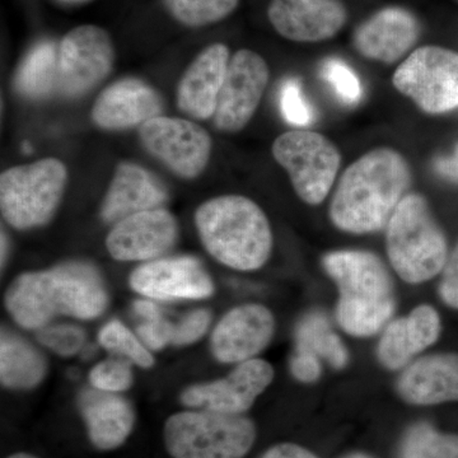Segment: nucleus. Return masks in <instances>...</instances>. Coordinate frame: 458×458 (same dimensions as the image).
I'll list each match as a JSON object with an SVG mask.
<instances>
[{"label": "nucleus", "mask_w": 458, "mask_h": 458, "mask_svg": "<svg viewBox=\"0 0 458 458\" xmlns=\"http://www.w3.org/2000/svg\"><path fill=\"white\" fill-rule=\"evenodd\" d=\"M4 306L18 327L38 331L57 318H101L108 307V292L95 265L71 260L20 274L5 291Z\"/></svg>", "instance_id": "obj_1"}, {"label": "nucleus", "mask_w": 458, "mask_h": 458, "mask_svg": "<svg viewBox=\"0 0 458 458\" xmlns=\"http://www.w3.org/2000/svg\"><path fill=\"white\" fill-rule=\"evenodd\" d=\"M411 180V168L399 150H369L340 176L328 207L331 223L351 234L382 231L408 194Z\"/></svg>", "instance_id": "obj_2"}, {"label": "nucleus", "mask_w": 458, "mask_h": 458, "mask_svg": "<svg viewBox=\"0 0 458 458\" xmlns=\"http://www.w3.org/2000/svg\"><path fill=\"white\" fill-rule=\"evenodd\" d=\"M339 291L336 321L348 335L370 337L387 327L396 310L393 279L376 254L339 250L322 258Z\"/></svg>", "instance_id": "obj_3"}, {"label": "nucleus", "mask_w": 458, "mask_h": 458, "mask_svg": "<svg viewBox=\"0 0 458 458\" xmlns=\"http://www.w3.org/2000/svg\"><path fill=\"white\" fill-rule=\"evenodd\" d=\"M195 227L208 254L229 269L255 271L269 261L273 231L264 210L242 195H221L195 213Z\"/></svg>", "instance_id": "obj_4"}, {"label": "nucleus", "mask_w": 458, "mask_h": 458, "mask_svg": "<svg viewBox=\"0 0 458 458\" xmlns=\"http://www.w3.org/2000/svg\"><path fill=\"white\" fill-rule=\"evenodd\" d=\"M388 261L403 282L421 284L442 273L447 240L434 219L427 199L406 194L386 225Z\"/></svg>", "instance_id": "obj_5"}, {"label": "nucleus", "mask_w": 458, "mask_h": 458, "mask_svg": "<svg viewBox=\"0 0 458 458\" xmlns=\"http://www.w3.org/2000/svg\"><path fill=\"white\" fill-rule=\"evenodd\" d=\"M255 441V424L243 415L189 409L171 415L165 424V445L172 458H243Z\"/></svg>", "instance_id": "obj_6"}, {"label": "nucleus", "mask_w": 458, "mask_h": 458, "mask_svg": "<svg viewBox=\"0 0 458 458\" xmlns=\"http://www.w3.org/2000/svg\"><path fill=\"white\" fill-rule=\"evenodd\" d=\"M66 185L68 170L60 159L8 168L0 174L3 218L18 231L44 227L55 216Z\"/></svg>", "instance_id": "obj_7"}, {"label": "nucleus", "mask_w": 458, "mask_h": 458, "mask_svg": "<svg viewBox=\"0 0 458 458\" xmlns=\"http://www.w3.org/2000/svg\"><path fill=\"white\" fill-rule=\"evenodd\" d=\"M271 152L301 200L313 207L327 200L342 165L333 141L316 131H286L274 141Z\"/></svg>", "instance_id": "obj_8"}, {"label": "nucleus", "mask_w": 458, "mask_h": 458, "mask_svg": "<svg viewBox=\"0 0 458 458\" xmlns=\"http://www.w3.org/2000/svg\"><path fill=\"white\" fill-rule=\"evenodd\" d=\"M393 84L424 113H451L458 108V53L434 45L419 47L396 69Z\"/></svg>", "instance_id": "obj_9"}, {"label": "nucleus", "mask_w": 458, "mask_h": 458, "mask_svg": "<svg viewBox=\"0 0 458 458\" xmlns=\"http://www.w3.org/2000/svg\"><path fill=\"white\" fill-rule=\"evenodd\" d=\"M141 144L150 156L185 180L203 174L212 156V138L197 123L157 116L140 126Z\"/></svg>", "instance_id": "obj_10"}, {"label": "nucleus", "mask_w": 458, "mask_h": 458, "mask_svg": "<svg viewBox=\"0 0 458 458\" xmlns=\"http://www.w3.org/2000/svg\"><path fill=\"white\" fill-rule=\"evenodd\" d=\"M114 63V47L106 30L75 27L59 45L57 89L66 98H81L111 73Z\"/></svg>", "instance_id": "obj_11"}, {"label": "nucleus", "mask_w": 458, "mask_h": 458, "mask_svg": "<svg viewBox=\"0 0 458 458\" xmlns=\"http://www.w3.org/2000/svg\"><path fill=\"white\" fill-rule=\"evenodd\" d=\"M274 376L276 373L269 361L254 358L236 364L223 378L183 388L180 403L188 409L242 415L273 384Z\"/></svg>", "instance_id": "obj_12"}, {"label": "nucleus", "mask_w": 458, "mask_h": 458, "mask_svg": "<svg viewBox=\"0 0 458 458\" xmlns=\"http://www.w3.org/2000/svg\"><path fill=\"white\" fill-rule=\"evenodd\" d=\"M135 293L156 302L203 301L212 297L216 286L203 262L195 256H167L141 262L129 276Z\"/></svg>", "instance_id": "obj_13"}, {"label": "nucleus", "mask_w": 458, "mask_h": 458, "mask_svg": "<svg viewBox=\"0 0 458 458\" xmlns=\"http://www.w3.org/2000/svg\"><path fill=\"white\" fill-rule=\"evenodd\" d=\"M269 78V66L264 57L252 50H238L229 60L213 116L214 126L223 132L245 129L260 106Z\"/></svg>", "instance_id": "obj_14"}, {"label": "nucleus", "mask_w": 458, "mask_h": 458, "mask_svg": "<svg viewBox=\"0 0 458 458\" xmlns=\"http://www.w3.org/2000/svg\"><path fill=\"white\" fill-rule=\"evenodd\" d=\"M177 240V219L165 208H157L114 223L106 237V249L116 261L148 262L164 258Z\"/></svg>", "instance_id": "obj_15"}, {"label": "nucleus", "mask_w": 458, "mask_h": 458, "mask_svg": "<svg viewBox=\"0 0 458 458\" xmlns=\"http://www.w3.org/2000/svg\"><path fill=\"white\" fill-rule=\"evenodd\" d=\"M276 318L264 304L233 307L213 328L210 352L222 364L254 360L273 340Z\"/></svg>", "instance_id": "obj_16"}, {"label": "nucleus", "mask_w": 458, "mask_h": 458, "mask_svg": "<svg viewBox=\"0 0 458 458\" xmlns=\"http://www.w3.org/2000/svg\"><path fill=\"white\" fill-rule=\"evenodd\" d=\"M267 17L288 40L321 42L342 31L348 11L342 0H271Z\"/></svg>", "instance_id": "obj_17"}, {"label": "nucleus", "mask_w": 458, "mask_h": 458, "mask_svg": "<svg viewBox=\"0 0 458 458\" xmlns=\"http://www.w3.org/2000/svg\"><path fill=\"white\" fill-rule=\"evenodd\" d=\"M164 99L150 84L138 78L117 81L96 99L92 120L102 131H122L161 116Z\"/></svg>", "instance_id": "obj_18"}, {"label": "nucleus", "mask_w": 458, "mask_h": 458, "mask_svg": "<svg viewBox=\"0 0 458 458\" xmlns=\"http://www.w3.org/2000/svg\"><path fill=\"white\" fill-rule=\"evenodd\" d=\"M420 26L408 9L388 7L377 12L354 33V47L373 62L394 64L417 44Z\"/></svg>", "instance_id": "obj_19"}, {"label": "nucleus", "mask_w": 458, "mask_h": 458, "mask_svg": "<svg viewBox=\"0 0 458 458\" xmlns=\"http://www.w3.org/2000/svg\"><path fill=\"white\" fill-rule=\"evenodd\" d=\"M229 49L225 44L210 45L186 69L176 90L177 107L197 120L214 116L219 93L227 75Z\"/></svg>", "instance_id": "obj_20"}, {"label": "nucleus", "mask_w": 458, "mask_h": 458, "mask_svg": "<svg viewBox=\"0 0 458 458\" xmlns=\"http://www.w3.org/2000/svg\"><path fill=\"white\" fill-rule=\"evenodd\" d=\"M396 390L409 405L458 401V352H439L411 361L397 379Z\"/></svg>", "instance_id": "obj_21"}, {"label": "nucleus", "mask_w": 458, "mask_h": 458, "mask_svg": "<svg viewBox=\"0 0 458 458\" xmlns=\"http://www.w3.org/2000/svg\"><path fill=\"white\" fill-rule=\"evenodd\" d=\"M167 189L146 168L132 162L117 165L101 207L102 221L114 225L131 214L165 208Z\"/></svg>", "instance_id": "obj_22"}, {"label": "nucleus", "mask_w": 458, "mask_h": 458, "mask_svg": "<svg viewBox=\"0 0 458 458\" xmlns=\"http://www.w3.org/2000/svg\"><path fill=\"white\" fill-rule=\"evenodd\" d=\"M77 405L89 441L98 450H116L134 429L135 410L122 394L86 388L78 396Z\"/></svg>", "instance_id": "obj_23"}, {"label": "nucleus", "mask_w": 458, "mask_h": 458, "mask_svg": "<svg viewBox=\"0 0 458 458\" xmlns=\"http://www.w3.org/2000/svg\"><path fill=\"white\" fill-rule=\"evenodd\" d=\"M49 364L32 343L8 328L0 336V384L12 391L35 390L45 381Z\"/></svg>", "instance_id": "obj_24"}, {"label": "nucleus", "mask_w": 458, "mask_h": 458, "mask_svg": "<svg viewBox=\"0 0 458 458\" xmlns=\"http://www.w3.org/2000/svg\"><path fill=\"white\" fill-rule=\"evenodd\" d=\"M59 47L41 41L29 51L14 77V89L27 98H45L57 89Z\"/></svg>", "instance_id": "obj_25"}, {"label": "nucleus", "mask_w": 458, "mask_h": 458, "mask_svg": "<svg viewBox=\"0 0 458 458\" xmlns=\"http://www.w3.org/2000/svg\"><path fill=\"white\" fill-rule=\"evenodd\" d=\"M295 346L315 352L335 369H345L349 352L343 340L334 333L324 313L310 312L295 327Z\"/></svg>", "instance_id": "obj_26"}, {"label": "nucleus", "mask_w": 458, "mask_h": 458, "mask_svg": "<svg viewBox=\"0 0 458 458\" xmlns=\"http://www.w3.org/2000/svg\"><path fill=\"white\" fill-rule=\"evenodd\" d=\"M401 458H458V434L441 433L430 424L418 423L403 437Z\"/></svg>", "instance_id": "obj_27"}, {"label": "nucleus", "mask_w": 458, "mask_h": 458, "mask_svg": "<svg viewBox=\"0 0 458 458\" xmlns=\"http://www.w3.org/2000/svg\"><path fill=\"white\" fill-rule=\"evenodd\" d=\"M420 352L405 318L388 322L377 345V360L388 370L406 369Z\"/></svg>", "instance_id": "obj_28"}, {"label": "nucleus", "mask_w": 458, "mask_h": 458, "mask_svg": "<svg viewBox=\"0 0 458 458\" xmlns=\"http://www.w3.org/2000/svg\"><path fill=\"white\" fill-rule=\"evenodd\" d=\"M98 344L113 355L131 361L132 366L149 369L155 366L153 352L141 343L137 333L120 319H111L98 331Z\"/></svg>", "instance_id": "obj_29"}, {"label": "nucleus", "mask_w": 458, "mask_h": 458, "mask_svg": "<svg viewBox=\"0 0 458 458\" xmlns=\"http://www.w3.org/2000/svg\"><path fill=\"white\" fill-rule=\"evenodd\" d=\"M132 310L141 318L135 333L150 352H161L171 346L174 324L165 318L156 301L141 297L132 303Z\"/></svg>", "instance_id": "obj_30"}, {"label": "nucleus", "mask_w": 458, "mask_h": 458, "mask_svg": "<svg viewBox=\"0 0 458 458\" xmlns=\"http://www.w3.org/2000/svg\"><path fill=\"white\" fill-rule=\"evenodd\" d=\"M240 0H170L171 13L188 27H204L233 13Z\"/></svg>", "instance_id": "obj_31"}, {"label": "nucleus", "mask_w": 458, "mask_h": 458, "mask_svg": "<svg viewBox=\"0 0 458 458\" xmlns=\"http://www.w3.org/2000/svg\"><path fill=\"white\" fill-rule=\"evenodd\" d=\"M89 381L90 387L104 393H126L134 384L132 364L123 358L111 355L89 370Z\"/></svg>", "instance_id": "obj_32"}, {"label": "nucleus", "mask_w": 458, "mask_h": 458, "mask_svg": "<svg viewBox=\"0 0 458 458\" xmlns=\"http://www.w3.org/2000/svg\"><path fill=\"white\" fill-rule=\"evenodd\" d=\"M38 344L57 357L72 358L86 349L84 328L73 324H50L36 331Z\"/></svg>", "instance_id": "obj_33"}, {"label": "nucleus", "mask_w": 458, "mask_h": 458, "mask_svg": "<svg viewBox=\"0 0 458 458\" xmlns=\"http://www.w3.org/2000/svg\"><path fill=\"white\" fill-rule=\"evenodd\" d=\"M321 75L344 104L352 106L360 104L363 98V87L360 78L343 60L335 57L325 60L321 66Z\"/></svg>", "instance_id": "obj_34"}, {"label": "nucleus", "mask_w": 458, "mask_h": 458, "mask_svg": "<svg viewBox=\"0 0 458 458\" xmlns=\"http://www.w3.org/2000/svg\"><path fill=\"white\" fill-rule=\"evenodd\" d=\"M280 111L285 122L294 126H309L315 120V111L304 96L302 84L289 78L280 89Z\"/></svg>", "instance_id": "obj_35"}, {"label": "nucleus", "mask_w": 458, "mask_h": 458, "mask_svg": "<svg viewBox=\"0 0 458 458\" xmlns=\"http://www.w3.org/2000/svg\"><path fill=\"white\" fill-rule=\"evenodd\" d=\"M212 312L207 309L192 310L174 324L171 346L183 348L200 342L212 325Z\"/></svg>", "instance_id": "obj_36"}, {"label": "nucleus", "mask_w": 458, "mask_h": 458, "mask_svg": "<svg viewBox=\"0 0 458 458\" xmlns=\"http://www.w3.org/2000/svg\"><path fill=\"white\" fill-rule=\"evenodd\" d=\"M292 376L302 384H313L321 377V360L315 352L295 346L289 361Z\"/></svg>", "instance_id": "obj_37"}, {"label": "nucleus", "mask_w": 458, "mask_h": 458, "mask_svg": "<svg viewBox=\"0 0 458 458\" xmlns=\"http://www.w3.org/2000/svg\"><path fill=\"white\" fill-rule=\"evenodd\" d=\"M438 293L442 302L450 309L458 310V243L448 255L442 270Z\"/></svg>", "instance_id": "obj_38"}, {"label": "nucleus", "mask_w": 458, "mask_h": 458, "mask_svg": "<svg viewBox=\"0 0 458 458\" xmlns=\"http://www.w3.org/2000/svg\"><path fill=\"white\" fill-rule=\"evenodd\" d=\"M260 458H318V456L295 443H279L265 452Z\"/></svg>", "instance_id": "obj_39"}, {"label": "nucleus", "mask_w": 458, "mask_h": 458, "mask_svg": "<svg viewBox=\"0 0 458 458\" xmlns=\"http://www.w3.org/2000/svg\"><path fill=\"white\" fill-rule=\"evenodd\" d=\"M434 168L439 176L458 183V146L454 155L437 158L434 161Z\"/></svg>", "instance_id": "obj_40"}, {"label": "nucleus", "mask_w": 458, "mask_h": 458, "mask_svg": "<svg viewBox=\"0 0 458 458\" xmlns=\"http://www.w3.org/2000/svg\"><path fill=\"white\" fill-rule=\"evenodd\" d=\"M8 249V237L5 236L4 232H2V267H4L5 264H7V259L9 255Z\"/></svg>", "instance_id": "obj_41"}, {"label": "nucleus", "mask_w": 458, "mask_h": 458, "mask_svg": "<svg viewBox=\"0 0 458 458\" xmlns=\"http://www.w3.org/2000/svg\"><path fill=\"white\" fill-rule=\"evenodd\" d=\"M343 458H375L370 456L369 454H364V452H354V454H346Z\"/></svg>", "instance_id": "obj_42"}, {"label": "nucleus", "mask_w": 458, "mask_h": 458, "mask_svg": "<svg viewBox=\"0 0 458 458\" xmlns=\"http://www.w3.org/2000/svg\"><path fill=\"white\" fill-rule=\"evenodd\" d=\"M8 458H38L36 456H32V454H25V452H20V454H12Z\"/></svg>", "instance_id": "obj_43"}, {"label": "nucleus", "mask_w": 458, "mask_h": 458, "mask_svg": "<svg viewBox=\"0 0 458 458\" xmlns=\"http://www.w3.org/2000/svg\"><path fill=\"white\" fill-rule=\"evenodd\" d=\"M63 3H68V4H78V3L87 2V0H60Z\"/></svg>", "instance_id": "obj_44"}]
</instances>
